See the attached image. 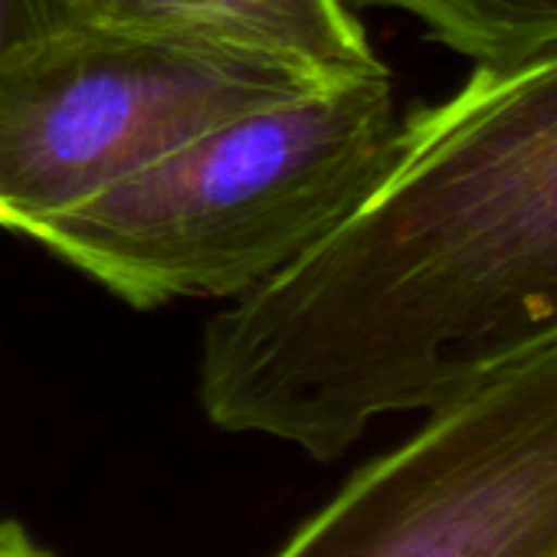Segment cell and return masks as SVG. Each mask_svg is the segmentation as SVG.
<instances>
[{"mask_svg":"<svg viewBox=\"0 0 557 557\" xmlns=\"http://www.w3.org/2000/svg\"><path fill=\"white\" fill-rule=\"evenodd\" d=\"M554 345L557 47L400 115L358 207L210 319L197 391L216 430L335 462Z\"/></svg>","mask_w":557,"mask_h":557,"instance_id":"cell-1","label":"cell"},{"mask_svg":"<svg viewBox=\"0 0 557 557\" xmlns=\"http://www.w3.org/2000/svg\"><path fill=\"white\" fill-rule=\"evenodd\" d=\"M400 128L391 73L230 115L27 233L132 309L239 299L381 177Z\"/></svg>","mask_w":557,"mask_h":557,"instance_id":"cell-2","label":"cell"},{"mask_svg":"<svg viewBox=\"0 0 557 557\" xmlns=\"http://www.w3.org/2000/svg\"><path fill=\"white\" fill-rule=\"evenodd\" d=\"M325 83L197 37L79 21L44 34L0 57V226L27 236L197 132Z\"/></svg>","mask_w":557,"mask_h":557,"instance_id":"cell-3","label":"cell"},{"mask_svg":"<svg viewBox=\"0 0 557 557\" xmlns=\"http://www.w3.org/2000/svg\"><path fill=\"white\" fill-rule=\"evenodd\" d=\"M275 557H557V345L426 410Z\"/></svg>","mask_w":557,"mask_h":557,"instance_id":"cell-4","label":"cell"},{"mask_svg":"<svg viewBox=\"0 0 557 557\" xmlns=\"http://www.w3.org/2000/svg\"><path fill=\"white\" fill-rule=\"evenodd\" d=\"M79 24L197 37L262 53L319 79L391 73L348 0H73Z\"/></svg>","mask_w":557,"mask_h":557,"instance_id":"cell-5","label":"cell"},{"mask_svg":"<svg viewBox=\"0 0 557 557\" xmlns=\"http://www.w3.org/2000/svg\"><path fill=\"white\" fill-rule=\"evenodd\" d=\"M410 14L472 66L518 63L557 47V0H364Z\"/></svg>","mask_w":557,"mask_h":557,"instance_id":"cell-6","label":"cell"},{"mask_svg":"<svg viewBox=\"0 0 557 557\" xmlns=\"http://www.w3.org/2000/svg\"><path fill=\"white\" fill-rule=\"evenodd\" d=\"M76 24L73 0H0V57Z\"/></svg>","mask_w":557,"mask_h":557,"instance_id":"cell-7","label":"cell"},{"mask_svg":"<svg viewBox=\"0 0 557 557\" xmlns=\"http://www.w3.org/2000/svg\"><path fill=\"white\" fill-rule=\"evenodd\" d=\"M0 557H50V554L30 541L24 524L0 521Z\"/></svg>","mask_w":557,"mask_h":557,"instance_id":"cell-8","label":"cell"}]
</instances>
